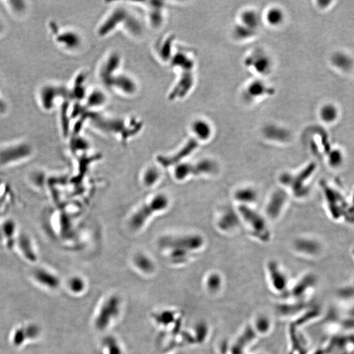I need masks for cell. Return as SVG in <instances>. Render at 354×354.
<instances>
[{
  "label": "cell",
  "mask_w": 354,
  "mask_h": 354,
  "mask_svg": "<svg viewBox=\"0 0 354 354\" xmlns=\"http://www.w3.org/2000/svg\"><path fill=\"white\" fill-rule=\"evenodd\" d=\"M238 212L253 238L261 242L270 241L271 238V230L267 221L262 215L247 205L238 206Z\"/></svg>",
  "instance_id": "6da1fadb"
},
{
  "label": "cell",
  "mask_w": 354,
  "mask_h": 354,
  "mask_svg": "<svg viewBox=\"0 0 354 354\" xmlns=\"http://www.w3.org/2000/svg\"><path fill=\"white\" fill-rule=\"evenodd\" d=\"M168 203L169 200L163 195H159L154 197L153 200L143 206L133 215L130 221V226L134 230L141 228L146 220L151 217V215L164 210L167 208Z\"/></svg>",
  "instance_id": "7a4b0ae2"
},
{
  "label": "cell",
  "mask_w": 354,
  "mask_h": 354,
  "mask_svg": "<svg viewBox=\"0 0 354 354\" xmlns=\"http://www.w3.org/2000/svg\"><path fill=\"white\" fill-rule=\"evenodd\" d=\"M32 148L26 143H19L0 151V165H8L19 162L31 155Z\"/></svg>",
  "instance_id": "3957f363"
},
{
  "label": "cell",
  "mask_w": 354,
  "mask_h": 354,
  "mask_svg": "<svg viewBox=\"0 0 354 354\" xmlns=\"http://www.w3.org/2000/svg\"><path fill=\"white\" fill-rule=\"evenodd\" d=\"M168 242L164 241L162 244L168 245L173 250H178L185 253L195 251L201 248L203 245V238L199 235H190L180 237L169 238Z\"/></svg>",
  "instance_id": "277c9868"
},
{
  "label": "cell",
  "mask_w": 354,
  "mask_h": 354,
  "mask_svg": "<svg viewBox=\"0 0 354 354\" xmlns=\"http://www.w3.org/2000/svg\"><path fill=\"white\" fill-rule=\"evenodd\" d=\"M119 300L116 297H112L109 299L101 308L98 317L96 320L97 328L103 330L109 326V324L112 322L118 314L120 310Z\"/></svg>",
  "instance_id": "5b68a950"
},
{
  "label": "cell",
  "mask_w": 354,
  "mask_h": 354,
  "mask_svg": "<svg viewBox=\"0 0 354 354\" xmlns=\"http://www.w3.org/2000/svg\"><path fill=\"white\" fill-rule=\"evenodd\" d=\"M241 221L239 213L233 209L228 208L220 213L217 217V226L223 232H231L240 226Z\"/></svg>",
  "instance_id": "8992f818"
},
{
  "label": "cell",
  "mask_w": 354,
  "mask_h": 354,
  "mask_svg": "<svg viewBox=\"0 0 354 354\" xmlns=\"http://www.w3.org/2000/svg\"><path fill=\"white\" fill-rule=\"evenodd\" d=\"M288 196L283 190H277L271 195L266 206V214L271 219H278L284 210Z\"/></svg>",
  "instance_id": "52a82bcc"
},
{
  "label": "cell",
  "mask_w": 354,
  "mask_h": 354,
  "mask_svg": "<svg viewBox=\"0 0 354 354\" xmlns=\"http://www.w3.org/2000/svg\"><path fill=\"white\" fill-rule=\"evenodd\" d=\"M246 64L252 66L254 70L258 74L267 75L272 69V61L271 58L264 54L257 53L256 54L249 56L247 58Z\"/></svg>",
  "instance_id": "ba28073f"
},
{
  "label": "cell",
  "mask_w": 354,
  "mask_h": 354,
  "mask_svg": "<svg viewBox=\"0 0 354 354\" xmlns=\"http://www.w3.org/2000/svg\"><path fill=\"white\" fill-rule=\"evenodd\" d=\"M33 276L38 283L49 289H56L60 285V281L57 277L47 270L36 269L33 272Z\"/></svg>",
  "instance_id": "9c48e42d"
},
{
  "label": "cell",
  "mask_w": 354,
  "mask_h": 354,
  "mask_svg": "<svg viewBox=\"0 0 354 354\" xmlns=\"http://www.w3.org/2000/svg\"><path fill=\"white\" fill-rule=\"evenodd\" d=\"M219 166L214 160L204 159L196 164H191V175L210 176L216 173Z\"/></svg>",
  "instance_id": "30bf717a"
},
{
  "label": "cell",
  "mask_w": 354,
  "mask_h": 354,
  "mask_svg": "<svg viewBox=\"0 0 354 354\" xmlns=\"http://www.w3.org/2000/svg\"><path fill=\"white\" fill-rule=\"evenodd\" d=\"M235 201L240 205L249 206L258 200L257 190L251 187H244L238 188L233 195Z\"/></svg>",
  "instance_id": "8fae6325"
},
{
  "label": "cell",
  "mask_w": 354,
  "mask_h": 354,
  "mask_svg": "<svg viewBox=\"0 0 354 354\" xmlns=\"http://www.w3.org/2000/svg\"><path fill=\"white\" fill-rule=\"evenodd\" d=\"M331 62L336 69L342 72L350 71L354 66L353 58L344 51H337L333 53Z\"/></svg>",
  "instance_id": "7c38bea8"
},
{
  "label": "cell",
  "mask_w": 354,
  "mask_h": 354,
  "mask_svg": "<svg viewBox=\"0 0 354 354\" xmlns=\"http://www.w3.org/2000/svg\"><path fill=\"white\" fill-rule=\"evenodd\" d=\"M2 234L9 249H12L17 242V224L12 219L6 220L2 225Z\"/></svg>",
  "instance_id": "4fadbf2b"
},
{
  "label": "cell",
  "mask_w": 354,
  "mask_h": 354,
  "mask_svg": "<svg viewBox=\"0 0 354 354\" xmlns=\"http://www.w3.org/2000/svg\"><path fill=\"white\" fill-rule=\"evenodd\" d=\"M18 247H19L22 255L26 258L27 260L31 262H36L37 260V256L34 249L33 243L28 236L25 234H22L19 236L17 239Z\"/></svg>",
  "instance_id": "5bb4252c"
},
{
  "label": "cell",
  "mask_w": 354,
  "mask_h": 354,
  "mask_svg": "<svg viewBox=\"0 0 354 354\" xmlns=\"http://www.w3.org/2000/svg\"><path fill=\"white\" fill-rule=\"evenodd\" d=\"M320 119L324 123H334L339 117V110L334 104L328 103L322 106L319 110Z\"/></svg>",
  "instance_id": "9a60e30c"
},
{
  "label": "cell",
  "mask_w": 354,
  "mask_h": 354,
  "mask_svg": "<svg viewBox=\"0 0 354 354\" xmlns=\"http://www.w3.org/2000/svg\"><path fill=\"white\" fill-rule=\"evenodd\" d=\"M197 147V144L196 141L194 140H191L188 144L186 145L185 148H183L182 150L178 154L174 156V157L172 158H161L160 159V162L164 166H169V165L173 164V163H176L179 162L183 158H185L186 156L190 155V154L192 153L193 151H195V149Z\"/></svg>",
  "instance_id": "2e32d148"
},
{
  "label": "cell",
  "mask_w": 354,
  "mask_h": 354,
  "mask_svg": "<svg viewBox=\"0 0 354 354\" xmlns=\"http://www.w3.org/2000/svg\"><path fill=\"white\" fill-rule=\"evenodd\" d=\"M193 132L201 140H208L212 137L213 133L212 127L205 120H197L192 125Z\"/></svg>",
  "instance_id": "e0dca14e"
},
{
  "label": "cell",
  "mask_w": 354,
  "mask_h": 354,
  "mask_svg": "<svg viewBox=\"0 0 354 354\" xmlns=\"http://www.w3.org/2000/svg\"><path fill=\"white\" fill-rule=\"evenodd\" d=\"M241 24L254 31L259 26L260 18L259 15L255 11L247 10L242 13L241 15Z\"/></svg>",
  "instance_id": "ac0fdd59"
},
{
  "label": "cell",
  "mask_w": 354,
  "mask_h": 354,
  "mask_svg": "<svg viewBox=\"0 0 354 354\" xmlns=\"http://www.w3.org/2000/svg\"><path fill=\"white\" fill-rule=\"evenodd\" d=\"M56 88L52 86H46L42 88L40 92V101L42 106L46 110H50L53 107V102L55 98Z\"/></svg>",
  "instance_id": "d6986e66"
},
{
  "label": "cell",
  "mask_w": 354,
  "mask_h": 354,
  "mask_svg": "<svg viewBox=\"0 0 354 354\" xmlns=\"http://www.w3.org/2000/svg\"><path fill=\"white\" fill-rule=\"evenodd\" d=\"M265 17L269 25L272 26H278L284 21L285 15L281 9L272 8L267 11Z\"/></svg>",
  "instance_id": "ffe728a7"
},
{
  "label": "cell",
  "mask_w": 354,
  "mask_h": 354,
  "mask_svg": "<svg viewBox=\"0 0 354 354\" xmlns=\"http://www.w3.org/2000/svg\"><path fill=\"white\" fill-rule=\"evenodd\" d=\"M269 87L260 81H253L247 88V93H248L249 96L254 97V98L264 96V95L269 94Z\"/></svg>",
  "instance_id": "44dd1931"
},
{
  "label": "cell",
  "mask_w": 354,
  "mask_h": 354,
  "mask_svg": "<svg viewBox=\"0 0 354 354\" xmlns=\"http://www.w3.org/2000/svg\"><path fill=\"white\" fill-rule=\"evenodd\" d=\"M26 340H35L40 335L41 329L38 324H28L23 326Z\"/></svg>",
  "instance_id": "7402d4cb"
},
{
  "label": "cell",
  "mask_w": 354,
  "mask_h": 354,
  "mask_svg": "<svg viewBox=\"0 0 354 354\" xmlns=\"http://www.w3.org/2000/svg\"><path fill=\"white\" fill-rule=\"evenodd\" d=\"M190 175H191V164L190 163H182L176 168L175 176L178 180H184Z\"/></svg>",
  "instance_id": "603a6c76"
},
{
  "label": "cell",
  "mask_w": 354,
  "mask_h": 354,
  "mask_svg": "<svg viewBox=\"0 0 354 354\" xmlns=\"http://www.w3.org/2000/svg\"><path fill=\"white\" fill-rule=\"evenodd\" d=\"M255 32L256 31H253V29H249L246 26H243L242 24L235 26L234 29V33L236 37L242 40L251 38L252 36L255 35Z\"/></svg>",
  "instance_id": "cb8c5ba5"
},
{
  "label": "cell",
  "mask_w": 354,
  "mask_h": 354,
  "mask_svg": "<svg viewBox=\"0 0 354 354\" xmlns=\"http://www.w3.org/2000/svg\"><path fill=\"white\" fill-rule=\"evenodd\" d=\"M342 161H343V156L339 150H334L331 152L329 156V162L331 166L339 167L341 165Z\"/></svg>",
  "instance_id": "d4e9b609"
},
{
  "label": "cell",
  "mask_w": 354,
  "mask_h": 354,
  "mask_svg": "<svg viewBox=\"0 0 354 354\" xmlns=\"http://www.w3.org/2000/svg\"><path fill=\"white\" fill-rule=\"evenodd\" d=\"M26 341L23 326L20 327L15 331L13 335V343L16 346H20Z\"/></svg>",
  "instance_id": "484cf974"
},
{
  "label": "cell",
  "mask_w": 354,
  "mask_h": 354,
  "mask_svg": "<svg viewBox=\"0 0 354 354\" xmlns=\"http://www.w3.org/2000/svg\"><path fill=\"white\" fill-rule=\"evenodd\" d=\"M159 178V172L155 168L148 170L144 174V183L146 185H153Z\"/></svg>",
  "instance_id": "4316f807"
},
{
  "label": "cell",
  "mask_w": 354,
  "mask_h": 354,
  "mask_svg": "<svg viewBox=\"0 0 354 354\" xmlns=\"http://www.w3.org/2000/svg\"><path fill=\"white\" fill-rule=\"evenodd\" d=\"M76 36L72 33L62 34L58 36V41L61 44H64L67 46H73L76 41Z\"/></svg>",
  "instance_id": "83f0119b"
},
{
  "label": "cell",
  "mask_w": 354,
  "mask_h": 354,
  "mask_svg": "<svg viewBox=\"0 0 354 354\" xmlns=\"http://www.w3.org/2000/svg\"><path fill=\"white\" fill-rule=\"evenodd\" d=\"M136 262L137 263L138 267L142 270H145V271H151L153 269V264L151 262V260L147 258L146 256H138L137 259H136Z\"/></svg>",
  "instance_id": "f1b7e54d"
},
{
  "label": "cell",
  "mask_w": 354,
  "mask_h": 354,
  "mask_svg": "<svg viewBox=\"0 0 354 354\" xmlns=\"http://www.w3.org/2000/svg\"><path fill=\"white\" fill-rule=\"evenodd\" d=\"M83 286V282L79 278H73L69 281L70 289L74 292H80Z\"/></svg>",
  "instance_id": "f546056e"
},
{
  "label": "cell",
  "mask_w": 354,
  "mask_h": 354,
  "mask_svg": "<svg viewBox=\"0 0 354 354\" xmlns=\"http://www.w3.org/2000/svg\"><path fill=\"white\" fill-rule=\"evenodd\" d=\"M7 110V106L5 102L0 97V113H3Z\"/></svg>",
  "instance_id": "4dcf8cb0"
},
{
  "label": "cell",
  "mask_w": 354,
  "mask_h": 354,
  "mask_svg": "<svg viewBox=\"0 0 354 354\" xmlns=\"http://www.w3.org/2000/svg\"><path fill=\"white\" fill-rule=\"evenodd\" d=\"M2 31V25L1 24V23H0V33H1Z\"/></svg>",
  "instance_id": "1f68e13d"
}]
</instances>
